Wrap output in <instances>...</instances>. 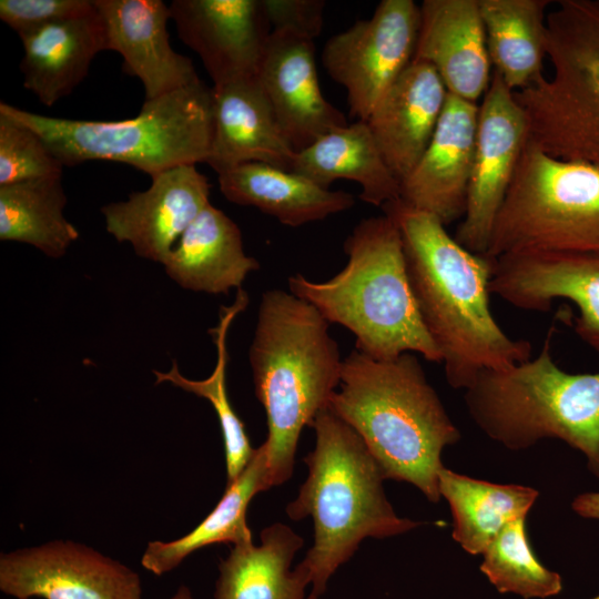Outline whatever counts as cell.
I'll return each instance as SVG.
<instances>
[{"label":"cell","instance_id":"1","mask_svg":"<svg viewBox=\"0 0 599 599\" xmlns=\"http://www.w3.org/2000/svg\"><path fill=\"white\" fill-rule=\"evenodd\" d=\"M382 209L400 232L412 291L447 383L466 389L483 370L529 359L530 342L510 337L490 311L494 260L465 248L436 216L400 199Z\"/></svg>","mask_w":599,"mask_h":599},{"label":"cell","instance_id":"2","mask_svg":"<svg viewBox=\"0 0 599 599\" xmlns=\"http://www.w3.org/2000/svg\"><path fill=\"white\" fill-rule=\"evenodd\" d=\"M327 408L358 434L385 479L438 502L441 453L461 436L413 353L376 361L351 352Z\"/></svg>","mask_w":599,"mask_h":599},{"label":"cell","instance_id":"3","mask_svg":"<svg viewBox=\"0 0 599 599\" xmlns=\"http://www.w3.org/2000/svg\"><path fill=\"white\" fill-rule=\"evenodd\" d=\"M328 328L314 305L291 292L262 295L248 356L267 417L263 446L272 487L291 478L302 429L327 408L339 386L343 359Z\"/></svg>","mask_w":599,"mask_h":599},{"label":"cell","instance_id":"4","mask_svg":"<svg viewBox=\"0 0 599 599\" xmlns=\"http://www.w3.org/2000/svg\"><path fill=\"white\" fill-rule=\"evenodd\" d=\"M311 427L316 444L304 458L308 475L286 514L293 520L313 518L314 544L301 565L312 586L307 599H318L364 538L400 535L420 522L396 515L383 489L380 467L348 424L324 408Z\"/></svg>","mask_w":599,"mask_h":599},{"label":"cell","instance_id":"5","mask_svg":"<svg viewBox=\"0 0 599 599\" xmlns=\"http://www.w3.org/2000/svg\"><path fill=\"white\" fill-rule=\"evenodd\" d=\"M346 266L325 282L296 273L292 294L314 305L328 323L356 337V349L376 361L418 353L441 363L422 321L407 275L403 241L386 214L362 220L344 243Z\"/></svg>","mask_w":599,"mask_h":599},{"label":"cell","instance_id":"6","mask_svg":"<svg viewBox=\"0 0 599 599\" xmlns=\"http://www.w3.org/2000/svg\"><path fill=\"white\" fill-rule=\"evenodd\" d=\"M550 343L548 336L525 362L479 373L465 389L467 412L486 436L514 451L546 438L565 441L599 478V370L565 372Z\"/></svg>","mask_w":599,"mask_h":599},{"label":"cell","instance_id":"7","mask_svg":"<svg viewBox=\"0 0 599 599\" xmlns=\"http://www.w3.org/2000/svg\"><path fill=\"white\" fill-rule=\"evenodd\" d=\"M0 113L33 130L63 166L114 161L149 174L206 162L213 136V89L202 80L144 101L119 121L47 116L0 103Z\"/></svg>","mask_w":599,"mask_h":599},{"label":"cell","instance_id":"8","mask_svg":"<svg viewBox=\"0 0 599 599\" xmlns=\"http://www.w3.org/2000/svg\"><path fill=\"white\" fill-rule=\"evenodd\" d=\"M556 3L547 14L552 74L514 94L532 143L599 167V0Z\"/></svg>","mask_w":599,"mask_h":599},{"label":"cell","instance_id":"9","mask_svg":"<svg viewBox=\"0 0 599 599\" xmlns=\"http://www.w3.org/2000/svg\"><path fill=\"white\" fill-rule=\"evenodd\" d=\"M530 252L599 254V167L555 158L528 139L486 255Z\"/></svg>","mask_w":599,"mask_h":599},{"label":"cell","instance_id":"10","mask_svg":"<svg viewBox=\"0 0 599 599\" xmlns=\"http://www.w3.org/2000/svg\"><path fill=\"white\" fill-rule=\"evenodd\" d=\"M419 26L420 8L413 0H383L369 19L327 40L323 67L346 89L354 118L366 121L413 61Z\"/></svg>","mask_w":599,"mask_h":599},{"label":"cell","instance_id":"11","mask_svg":"<svg viewBox=\"0 0 599 599\" xmlns=\"http://www.w3.org/2000/svg\"><path fill=\"white\" fill-rule=\"evenodd\" d=\"M528 140L526 114L500 75L494 71L478 103V121L466 211L455 240L486 254L494 221Z\"/></svg>","mask_w":599,"mask_h":599},{"label":"cell","instance_id":"12","mask_svg":"<svg viewBox=\"0 0 599 599\" xmlns=\"http://www.w3.org/2000/svg\"><path fill=\"white\" fill-rule=\"evenodd\" d=\"M0 589L17 599H141L139 575L71 540L0 555Z\"/></svg>","mask_w":599,"mask_h":599},{"label":"cell","instance_id":"13","mask_svg":"<svg viewBox=\"0 0 599 599\" xmlns=\"http://www.w3.org/2000/svg\"><path fill=\"white\" fill-rule=\"evenodd\" d=\"M490 293L510 305L546 312L557 298L579 311L575 332L599 353V254L530 252L494 260Z\"/></svg>","mask_w":599,"mask_h":599},{"label":"cell","instance_id":"14","mask_svg":"<svg viewBox=\"0 0 599 599\" xmlns=\"http://www.w3.org/2000/svg\"><path fill=\"white\" fill-rule=\"evenodd\" d=\"M257 80L283 134L296 152L348 125L345 115L323 97L313 39L272 30Z\"/></svg>","mask_w":599,"mask_h":599},{"label":"cell","instance_id":"15","mask_svg":"<svg viewBox=\"0 0 599 599\" xmlns=\"http://www.w3.org/2000/svg\"><path fill=\"white\" fill-rule=\"evenodd\" d=\"M180 40L202 60L214 85L257 77L267 20L257 0H173Z\"/></svg>","mask_w":599,"mask_h":599},{"label":"cell","instance_id":"16","mask_svg":"<svg viewBox=\"0 0 599 599\" xmlns=\"http://www.w3.org/2000/svg\"><path fill=\"white\" fill-rule=\"evenodd\" d=\"M149 189L101 207L106 231L144 258L163 263L183 232L210 204L211 184L195 164L151 177Z\"/></svg>","mask_w":599,"mask_h":599},{"label":"cell","instance_id":"17","mask_svg":"<svg viewBox=\"0 0 599 599\" xmlns=\"http://www.w3.org/2000/svg\"><path fill=\"white\" fill-rule=\"evenodd\" d=\"M477 121L478 103L448 93L427 149L400 182L399 199L445 226L461 220L466 211Z\"/></svg>","mask_w":599,"mask_h":599},{"label":"cell","instance_id":"18","mask_svg":"<svg viewBox=\"0 0 599 599\" xmlns=\"http://www.w3.org/2000/svg\"><path fill=\"white\" fill-rule=\"evenodd\" d=\"M106 31L108 50L123 58V71L136 77L144 101L201 80L186 55L170 44V7L161 0H94Z\"/></svg>","mask_w":599,"mask_h":599},{"label":"cell","instance_id":"19","mask_svg":"<svg viewBox=\"0 0 599 599\" xmlns=\"http://www.w3.org/2000/svg\"><path fill=\"white\" fill-rule=\"evenodd\" d=\"M413 60L429 63L448 93L478 103L491 77L478 0H424Z\"/></svg>","mask_w":599,"mask_h":599},{"label":"cell","instance_id":"20","mask_svg":"<svg viewBox=\"0 0 599 599\" xmlns=\"http://www.w3.org/2000/svg\"><path fill=\"white\" fill-rule=\"evenodd\" d=\"M448 91L427 62L413 60L366 120L378 149L399 183L427 149Z\"/></svg>","mask_w":599,"mask_h":599},{"label":"cell","instance_id":"21","mask_svg":"<svg viewBox=\"0 0 599 599\" xmlns=\"http://www.w3.org/2000/svg\"><path fill=\"white\" fill-rule=\"evenodd\" d=\"M213 136L206 159L217 174L251 162L292 171L296 151L255 78L213 87Z\"/></svg>","mask_w":599,"mask_h":599},{"label":"cell","instance_id":"22","mask_svg":"<svg viewBox=\"0 0 599 599\" xmlns=\"http://www.w3.org/2000/svg\"><path fill=\"white\" fill-rule=\"evenodd\" d=\"M19 37L23 87L45 106L69 95L85 79L95 55L108 50L105 26L97 7L88 14L51 22Z\"/></svg>","mask_w":599,"mask_h":599},{"label":"cell","instance_id":"23","mask_svg":"<svg viewBox=\"0 0 599 599\" xmlns=\"http://www.w3.org/2000/svg\"><path fill=\"white\" fill-rule=\"evenodd\" d=\"M166 274L185 290L227 294L242 284L260 262L243 250L238 226L207 204L183 232L164 262Z\"/></svg>","mask_w":599,"mask_h":599},{"label":"cell","instance_id":"24","mask_svg":"<svg viewBox=\"0 0 599 599\" xmlns=\"http://www.w3.org/2000/svg\"><path fill=\"white\" fill-rule=\"evenodd\" d=\"M222 194L232 203L248 205L297 227L349 210L354 196L331 191L302 174L251 162L217 174Z\"/></svg>","mask_w":599,"mask_h":599},{"label":"cell","instance_id":"25","mask_svg":"<svg viewBox=\"0 0 599 599\" xmlns=\"http://www.w3.org/2000/svg\"><path fill=\"white\" fill-rule=\"evenodd\" d=\"M260 537L258 546L234 545L221 560L215 599H307L306 569L300 564L291 570L303 538L283 524L265 528Z\"/></svg>","mask_w":599,"mask_h":599},{"label":"cell","instance_id":"26","mask_svg":"<svg viewBox=\"0 0 599 599\" xmlns=\"http://www.w3.org/2000/svg\"><path fill=\"white\" fill-rule=\"evenodd\" d=\"M292 171L328 189L338 179L362 187L359 197L384 206L398 200L400 183L387 166L366 121L332 131L296 153Z\"/></svg>","mask_w":599,"mask_h":599},{"label":"cell","instance_id":"27","mask_svg":"<svg viewBox=\"0 0 599 599\" xmlns=\"http://www.w3.org/2000/svg\"><path fill=\"white\" fill-rule=\"evenodd\" d=\"M489 59L514 92L539 80L548 57L549 0H478Z\"/></svg>","mask_w":599,"mask_h":599},{"label":"cell","instance_id":"28","mask_svg":"<svg viewBox=\"0 0 599 599\" xmlns=\"http://www.w3.org/2000/svg\"><path fill=\"white\" fill-rule=\"evenodd\" d=\"M271 487L267 455L262 444L236 479L226 484L215 508L185 536L172 541H150L141 558L142 566L160 576L205 546L252 541L246 522L248 504L256 494Z\"/></svg>","mask_w":599,"mask_h":599},{"label":"cell","instance_id":"29","mask_svg":"<svg viewBox=\"0 0 599 599\" xmlns=\"http://www.w3.org/2000/svg\"><path fill=\"white\" fill-rule=\"evenodd\" d=\"M438 488L451 511L453 538L471 555H481L509 522L526 518L539 496L531 487L475 479L445 467Z\"/></svg>","mask_w":599,"mask_h":599},{"label":"cell","instance_id":"30","mask_svg":"<svg viewBox=\"0 0 599 599\" xmlns=\"http://www.w3.org/2000/svg\"><path fill=\"white\" fill-rule=\"evenodd\" d=\"M61 176L0 186V240L32 245L50 257L63 256L79 231L63 215Z\"/></svg>","mask_w":599,"mask_h":599},{"label":"cell","instance_id":"31","mask_svg":"<svg viewBox=\"0 0 599 599\" xmlns=\"http://www.w3.org/2000/svg\"><path fill=\"white\" fill-rule=\"evenodd\" d=\"M247 305L248 295L243 288H240L233 304L226 307L222 306L217 325L209 331L216 346L217 358L215 367L207 378L202 380L186 378L180 373L175 359L169 372L153 370L156 384L171 383L183 390L207 399L213 406L224 440L226 484L236 479L255 450L250 444L243 422L232 408L226 390L227 333L234 318Z\"/></svg>","mask_w":599,"mask_h":599},{"label":"cell","instance_id":"32","mask_svg":"<svg viewBox=\"0 0 599 599\" xmlns=\"http://www.w3.org/2000/svg\"><path fill=\"white\" fill-rule=\"evenodd\" d=\"M481 555L480 571L500 593L531 599L554 597L562 590L561 576L545 567L534 554L526 518L509 522Z\"/></svg>","mask_w":599,"mask_h":599},{"label":"cell","instance_id":"33","mask_svg":"<svg viewBox=\"0 0 599 599\" xmlns=\"http://www.w3.org/2000/svg\"><path fill=\"white\" fill-rule=\"evenodd\" d=\"M62 170L33 130L0 113V186L61 176Z\"/></svg>","mask_w":599,"mask_h":599},{"label":"cell","instance_id":"34","mask_svg":"<svg viewBox=\"0 0 599 599\" xmlns=\"http://www.w3.org/2000/svg\"><path fill=\"white\" fill-rule=\"evenodd\" d=\"M94 9V0H1L0 19L20 34L51 22L88 14Z\"/></svg>","mask_w":599,"mask_h":599},{"label":"cell","instance_id":"35","mask_svg":"<svg viewBox=\"0 0 599 599\" xmlns=\"http://www.w3.org/2000/svg\"><path fill=\"white\" fill-rule=\"evenodd\" d=\"M262 8L273 30L290 31L314 40L324 23L323 0H262Z\"/></svg>","mask_w":599,"mask_h":599},{"label":"cell","instance_id":"36","mask_svg":"<svg viewBox=\"0 0 599 599\" xmlns=\"http://www.w3.org/2000/svg\"><path fill=\"white\" fill-rule=\"evenodd\" d=\"M571 508L583 518L599 520V493H583L576 496Z\"/></svg>","mask_w":599,"mask_h":599},{"label":"cell","instance_id":"37","mask_svg":"<svg viewBox=\"0 0 599 599\" xmlns=\"http://www.w3.org/2000/svg\"><path fill=\"white\" fill-rule=\"evenodd\" d=\"M169 599H194L186 586H180L176 592Z\"/></svg>","mask_w":599,"mask_h":599},{"label":"cell","instance_id":"38","mask_svg":"<svg viewBox=\"0 0 599 599\" xmlns=\"http://www.w3.org/2000/svg\"><path fill=\"white\" fill-rule=\"evenodd\" d=\"M591 599H599V595H598V596H596V597H593V598H591Z\"/></svg>","mask_w":599,"mask_h":599}]
</instances>
